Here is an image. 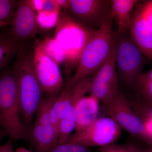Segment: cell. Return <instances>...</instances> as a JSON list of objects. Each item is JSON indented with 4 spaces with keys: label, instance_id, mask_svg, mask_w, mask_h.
<instances>
[{
    "label": "cell",
    "instance_id": "cell-1",
    "mask_svg": "<svg viewBox=\"0 0 152 152\" xmlns=\"http://www.w3.org/2000/svg\"><path fill=\"white\" fill-rule=\"evenodd\" d=\"M34 49L24 42L21 44L12 66L16 78L21 117L29 134L44 98L34 67Z\"/></svg>",
    "mask_w": 152,
    "mask_h": 152
},
{
    "label": "cell",
    "instance_id": "cell-2",
    "mask_svg": "<svg viewBox=\"0 0 152 152\" xmlns=\"http://www.w3.org/2000/svg\"><path fill=\"white\" fill-rule=\"evenodd\" d=\"M113 20L105 21L95 31L80 56L74 75L69 78L65 87L70 88L77 82L96 73L115 51Z\"/></svg>",
    "mask_w": 152,
    "mask_h": 152
},
{
    "label": "cell",
    "instance_id": "cell-3",
    "mask_svg": "<svg viewBox=\"0 0 152 152\" xmlns=\"http://www.w3.org/2000/svg\"><path fill=\"white\" fill-rule=\"evenodd\" d=\"M0 125L13 140H29L21 117L16 78L12 66L0 72Z\"/></svg>",
    "mask_w": 152,
    "mask_h": 152
},
{
    "label": "cell",
    "instance_id": "cell-4",
    "mask_svg": "<svg viewBox=\"0 0 152 152\" xmlns=\"http://www.w3.org/2000/svg\"><path fill=\"white\" fill-rule=\"evenodd\" d=\"M96 31L89 28L70 16L61 13L56 27L54 38L64 55V70L69 76L76 69L83 50Z\"/></svg>",
    "mask_w": 152,
    "mask_h": 152
},
{
    "label": "cell",
    "instance_id": "cell-5",
    "mask_svg": "<svg viewBox=\"0 0 152 152\" xmlns=\"http://www.w3.org/2000/svg\"><path fill=\"white\" fill-rule=\"evenodd\" d=\"M115 58L119 82L134 88L148 59L133 42L129 31H113Z\"/></svg>",
    "mask_w": 152,
    "mask_h": 152
},
{
    "label": "cell",
    "instance_id": "cell-6",
    "mask_svg": "<svg viewBox=\"0 0 152 152\" xmlns=\"http://www.w3.org/2000/svg\"><path fill=\"white\" fill-rule=\"evenodd\" d=\"M103 105L106 114L115 120L121 128L148 147L152 146L143 122L133 111L129 101L121 91H119L113 98Z\"/></svg>",
    "mask_w": 152,
    "mask_h": 152
},
{
    "label": "cell",
    "instance_id": "cell-7",
    "mask_svg": "<svg viewBox=\"0 0 152 152\" xmlns=\"http://www.w3.org/2000/svg\"><path fill=\"white\" fill-rule=\"evenodd\" d=\"M121 134V126L110 117L98 118L89 127L72 134L66 143L91 148L115 143Z\"/></svg>",
    "mask_w": 152,
    "mask_h": 152
},
{
    "label": "cell",
    "instance_id": "cell-8",
    "mask_svg": "<svg viewBox=\"0 0 152 152\" xmlns=\"http://www.w3.org/2000/svg\"><path fill=\"white\" fill-rule=\"evenodd\" d=\"M66 12L76 21L94 31L111 18L110 1L69 0Z\"/></svg>",
    "mask_w": 152,
    "mask_h": 152
},
{
    "label": "cell",
    "instance_id": "cell-9",
    "mask_svg": "<svg viewBox=\"0 0 152 152\" xmlns=\"http://www.w3.org/2000/svg\"><path fill=\"white\" fill-rule=\"evenodd\" d=\"M34 64L37 78L47 97H55L65 85L59 65L35 45Z\"/></svg>",
    "mask_w": 152,
    "mask_h": 152
},
{
    "label": "cell",
    "instance_id": "cell-10",
    "mask_svg": "<svg viewBox=\"0 0 152 152\" xmlns=\"http://www.w3.org/2000/svg\"><path fill=\"white\" fill-rule=\"evenodd\" d=\"M115 58V51L96 73L92 76L89 94L104 104L114 97L119 91Z\"/></svg>",
    "mask_w": 152,
    "mask_h": 152
},
{
    "label": "cell",
    "instance_id": "cell-11",
    "mask_svg": "<svg viewBox=\"0 0 152 152\" xmlns=\"http://www.w3.org/2000/svg\"><path fill=\"white\" fill-rule=\"evenodd\" d=\"M10 30L11 35L20 44L40 34L37 12L31 0H20Z\"/></svg>",
    "mask_w": 152,
    "mask_h": 152
},
{
    "label": "cell",
    "instance_id": "cell-12",
    "mask_svg": "<svg viewBox=\"0 0 152 152\" xmlns=\"http://www.w3.org/2000/svg\"><path fill=\"white\" fill-rule=\"evenodd\" d=\"M138 3L133 10L129 32L136 46L152 61V26L144 15L141 4Z\"/></svg>",
    "mask_w": 152,
    "mask_h": 152
},
{
    "label": "cell",
    "instance_id": "cell-13",
    "mask_svg": "<svg viewBox=\"0 0 152 152\" xmlns=\"http://www.w3.org/2000/svg\"><path fill=\"white\" fill-rule=\"evenodd\" d=\"M91 76L82 79L72 86L73 102L69 113L60 121L59 127V144L65 143L75 129V111L76 104L81 98L89 94Z\"/></svg>",
    "mask_w": 152,
    "mask_h": 152
},
{
    "label": "cell",
    "instance_id": "cell-14",
    "mask_svg": "<svg viewBox=\"0 0 152 152\" xmlns=\"http://www.w3.org/2000/svg\"><path fill=\"white\" fill-rule=\"evenodd\" d=\"M99 102L90 94L84 96L78 101L75 111L76 132L86 129L98 118Z\"/></svg>",
    "mask_w": 152,
    "mask_h": 152
},
{
    "label": "cell",
    "instance_id": "cell-15",
    "mask_svg": "<svg viewBox=\"0 0 152 152\" xmlns=\"http://www.w3.org/2000/svg\"><path fill=\"white\" fill-rule=\"evenodd\" d=\"M29 140L35 152H50L58 145L59 135L51 124L34 123Z\"/></svg>",
    "mask_w": 152,
    "mask_h": 152
},
{
    "label": "cell",
    "instance_id": "cell-16",
    "mask_svg": "<svg viewBox=\"0 0 152 152\" xmlns=\"http://www.w3.org/2000/svg\"><path fill=\"white\" fill-rule=\"evenodd\" d=\"M137 0H110L111 18L116 23L120 31H129L133 10L140 2Z\"/></svg>",
    "mask_w": 152,
    "mask_h": 152
},
{
    "label": "cell",
    "instance_id": "cell-17",
    "mask_svg": "<svg viewBox=\"0 0 152 152\" xmlns=\"http://www.w3.org/2000/svg\"><path fill=\"white\" fill-rule=\"evenodd\" d=\"M20 44L11 35L10 30L0 31V72L15 58Z\"/></svg>",
    "mask_w": 152,
    "mask_h": 152
},
{
    "label": "cell",
    "instance_id": "cell-18",
    "mask_svg": "<svg viewBox=\"0 0 152 152\" xmlns=\"http://www.w3.org/2000/svg\"><path fill=\"white\" fill-rule=\"evenodd\" d=\"M35 45L43 53L59 65L64 64V55L59 45L54 37H46L44 39L36 41Z\"/></svg>",
    "mask_w": 152,
    "mask_h": 152
},
{
    "label": "cell",
    "instance_id": "cell-19",
    "mask_svg": "<svg viewBox=\"0 0 152 152\" xmlns=\"http://www.w3.org/2000/svg\"><path fill=\"white\" fill-rule=\"evenodd\" d=\"M134 89L137 93V98L152 103V68L140 76Z\"/></svg>",
    "mask_w": 152,
    "mask_h": 152
},
{
    "label": "cell",
    "instance_id": "cell-20",
    "mask_svg": "<svg viewBox=\"0 0 152 152\" xmlns=\"http://www.w3.org/2000/svg\"><path fill=\"white\" fill-rule=\"evenodd\" d=\"M20 1L0 0V22L12 23Z\"/></svg>",
    "mask_w": 152,
    "mask_h": 152
},
{
    "label": "cell",
    "instance_id": "cell-21",
    "mask_svg": "<svg viewBox=\"0 0 152 152\" xmlns=\"http://www.w3.org/2000/svg\"><path fill=\"white\" fill-rule=\"evenodd\" d=\"M55 97L44 98L37 110L35 123L42 124H51L50 118V111ZM52 125V124H51Z\"/></svg>",
    "mask_w": 152,
    "mask_h": 152
},
{
    "label": "cell",
    "instance_id": "cell-22",
    "mask_svg": "<svg viewBox=\"0 0 152 152\" xmlns=\"http://www.w3.org/2000/svg\"><path fill=\"white\" fill-rule=\"evenodd\" d=\"M61 13H47L43 11L37 12L38 25L42 31L50 30L56 28Z\"/></svg>",
    "mask_w": 152,
    "mask_h": 152
},
{
    "label": "cell",
    "instance_id": "cell-23",
    "mask_svg": "<svg viewBox=\"0 0 152 152\" xmlns=\"http://www.w3.org/2000/svg\"><path fill=\"white\" fill-rule=\"evenodd\" d=\"M133 111L141 119L152 121V103L143 102L138 98L129 100Z\"/></svg>",
    "mask_w": 152,
    "mask_h": 152
},
{
    "label": "cell",
    "instance_id": "cell-24",
    "mask_svg": "<svg viewBox=\"0 0 152 152\" xmlns=\"http://www.w3.org/2000/svg\"><path fill=\"white\" fill-rule=\"evenodd\" d=\"M143 150L138 144L134 143L121 145L114 143L100 148L99 152H142Z\"/></svg>",
    "mask_w": 152,
    "mask_h": 152
},
{
    "label": "cell",
    "instance_id": "cell-25",
    "mask_svg": "<svg viewBox=\"0 0 152 152\" xmlns=\"http://www.w3.org/2000/svg\"><path fill=\"white\" fill-rule=\"evenodd\" d=\"M50 152H92L91 148L78 144L65 143L59 144Z\"/></svg>",
    "mask_w": 152,
    "mask_h": 152
},
{
    "label": "cell",
    "instance_id": "cell-26",
    "mask_svg": "<svg viewBox=\"0 0 152 152\" xmlns=\"http://www.w3.org/2000/svg\"><path fill=\"white\" fill-rule=\"evenodd\" d=\"M58 95L57 96V97L53 102L51 107L50 118L51 124L59 135V127L60 119L59 101L58 98Z\"/></svg>",
    "mask_w": 152,
    "mask_h": 152
},
{
    "label": "cell",
    "instance_id": "cell-27",
    "mask_svg": "<svg viewBox=\"0 0 152 152\" xmlns=\"http://www.w3.org/2000/svg\"><path fill=\"white\" fill-rule=\"evenodd\" d=\"M61 10L56 0H44L42 11L47 13H61Z\"/></svg>",
    "mask_w": 152,
    "mask_h": 152
},
{
    "label": "cell",
    "instance_id": "cell-28",
    "mask_svg": "<svg viewBox=\"0 0 152 152\" xmlns=\"http://www.w3.org/2000/svg\"><path fill=\"white\" fill-rule=\"evenodd\" d=\"M140 4L144 15L152 26V1H146Z\"/></svg>",
    "mask_w": 152,
    "mask_h": 152
},
{
    "label": "cell",
    "instance_id": "cell-29",
    "mask_svg": "<svg viewBox=\"0 0 152 152\" xmlns=\"http://www.w3.org/2000/svg\"><path fill=\"white\" fill-rule=\"evenodd\" d=\"M13 139L10 138L5 143L0 145V152H15Z\"/></svg>",
    "mask_w": 152,
    "mask_h": 152
},
{
    "label": "cell",
    "instance_id": "cell-30",
    "mask_svg": "<svg viewBox=\"0 0 152 152\" xmlns=\"http://www.w3.org/2000/svg\"><path fill=\"white\" fill-rule=\"evenodd\" d=\"M32 5L37 12L42 10L44 0H31Z\"/></svg>",
    "mask_w": 152,
    "mask_h": 152
},
{
    "label": "cell",
    "instance_id": "cell-31",
    "mask_svg": "<svg viewBox=\"0 0 152 152\" xmlns=\"http://www.w3.org/2000/svg\"><path fill=\"white\" fill-rule=\"evenodd\" d=\"M56 1L61 9L63 10H66L68 7L69 0H56Z\"/></svg>",
    "mask_w": 152,
    "mask_h": 152
},
{
    "label": "cell",
    "instance_id": "cell-32",
    "mask_svg": "<svg viewBox=\"0 0 152 152\" xmlns=\"http://www.w3.org/2000/svg\"><path fill=\"white\" fill-rule=\"evenodd\" d=\"M7 136H8L7 132L3 128H0V143Z\"/></svg>",
    "mask_w": 152,
    "mask_h": 152
},
{
    "label": "cell",
    "instance_id": "cell-33",
    "mask_svg": "<svg viewBox=\"0 0 152 152\" xmlns=\"http://www.w3.org/2000/svg\"><path fill=\"white\" fill-rule=\"evenodd\" d=\"M15 152H32L24 147H20L15 150Z\"/></svg>",
    "mask_w": 152,
    "mask_h": 152
},
{
    "label": "cell",
    "instance_id": "cell-34",
    "mask_svg": "<svg viewBox=\"0 0 152 152\" xmlns=\"http://www.w3.org/2000/svg\"><path fill=\"white\" fill-rule=\"evenodd\" d=\"M11 23H4V22H0V27H1L5 26H10Z\"/></svg>",
    "mask_w": 152,
    "mask_h": 152
},
{
    "label": "cell",
    "instance_id": "cell-35",
    "mask_svg": "<svg viewBox=\"0 0 152 152\" xmlns=\"http://www.w3.org/2000/svg\"><path fill=\"white\" fill-rule=\"evenodd\" d=\"M142 152H152V146L149 147L147 149L143 150Z\"/></svg>",
    "mask_w": 152,
    "mask_h": 152
},
{
    "label": "cell",
    "instance_id": "cell-36",
    "mask_svg": "<svg viewBox=\"0 0 152 152\" xmlns=\"http://www.w3.org/2000/svg\"><path fill=\"white\" fill-rule=\"evenodd\" d=\"M1 125H0V128H1Z\"/></svg>",
    "mask_w": 152,
    "mask_h": 152
}]
</instances>
